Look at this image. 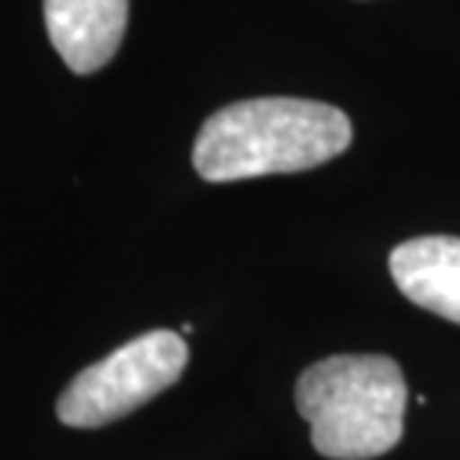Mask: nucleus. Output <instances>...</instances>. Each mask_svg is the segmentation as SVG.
<instances>
[{
    "label": "nucleus",
    "mask_w": 460,
    "mask_h": 460,
    "mask_svg": "<svg viewBox=\"0 0 460 460\" xmlns=\"http://www.w3.org/2000/svg\"><path fill=\"white\" fill-rule=\"evenodd\" d=\"M389 273L410 303L460 324V238L425 234L398 243Z\"/></svg>",
    "instance_id": "5"
},
{
    "label": "nucleus",
    "mask_w": 460,
    "mask_h": 460,
    "mask_svg": "<svg viewBox=\"0 0 460 460\" xmlns=\"http://www.w3.org/2000/svg\"><path fill=\"white\" fill-rule=\"evenodd\" d=\"M188 366V345L172 330L143 332L84 368L57 401L68 428H102L161 395Z\"/></svg>",
    "instance_id": "3"
},
{
    "label": "nucleus",
    "mask_w": 460,
    "mask_h": 460,
    "mask_svg": "<svg viewBox=\"0 0 460 460\" xmlns=\"http://www.w3.org/2000/svg\"><path fill=\"white\" fill-rule=\"evenodd\" d=\"M295 398L312 428V446L330 460H375L404 434L407 380L389 357L321 359L300 375Z\"/></svg>",
    "instance_id": "2"
},
{
    "label": "nucleus",
    "mask_w": 460,
    "mask_h": 460,
    "mask_svg": "<svg viewBox=\"0 0 460 460\" xmlns=\"http://www.w3.org/2000/svg\"><path fill=\"white\" fill-rule=\"evenodd\" d=\"M48 39L75 75L113 60L128 27V0H45Z\"/></svg>",
    "instance_id": "4"
},
{
    "label": "nucleus",
    "mask_w": 460,
    "mask_h": 460,
    "mask_svg": "<svg viewBox=\"0 0 460 460\" xmlns=\"http://www.w3.org/2000/svg\"><path fill=\"white\" fill-rule=\"evenodd\" d=\"M350 140V119L332 104L250 99L234 102L205 119L193 143V166L214 184L303 172L339 158Z\"/></svg>",
    "instance_id": "1"
}]
</instances>
